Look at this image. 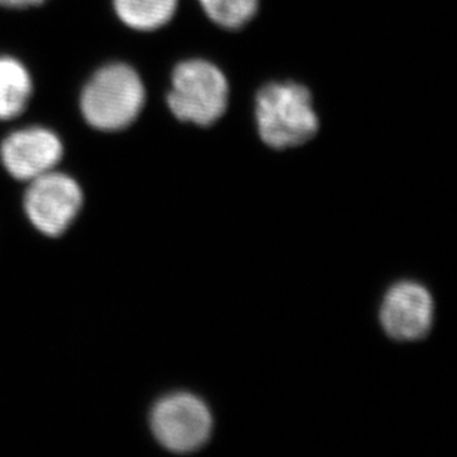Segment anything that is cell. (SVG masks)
I'll list each match as a JSON object with an SVG mask.
<instances>
[{
	"label": "cell",
	"instance_id": "cell-1",
	"mask_svg": "<svg viewBox=\"0 0 457 457\" xmlns=\"http://www.w3.org/2000/svg\"><path fill=\"white\" fill-rule=\"evenodd\" d=\"M145 87L137 70L112 62L96 70L83 87L80 110L87 125L117 132L132 125L143 112Z\"/></svg>",
	"mask_w": 457,
	"mask_h": 457
},
{
	"label": "cell",
	"instance_id": "cell-2",
	"mask_svg": "<svg viewBox=\"0 0 457 457\" xmlns=\"http://www.w3.org/2000/svg\"><path fill=\"white\" fill-rule=\"evenodd\" d=\"M256 123L263 143L270 147H296L319 130V117L311 92L295 82H274L256 96Z\"/></svg>",
	"mask_w": 457,
	"mask_h": 457
},
{
	"label": "cell",
	"instance_id": "cell-3",
	"mask_svg": "<svg viewBox=\"0 0 457 457\" xmlns=\"http://www.w3.org/2000/svg\"><path fill=\"white\" fill-rule=\"evenodd\" d=\"M225 74L206 60L182 61L173 70L168 105L181 121L209 126L220 120L228 105Z\"/></svg>",
	"mask_w": 457,
	"mask_h": 457
},
{
	"label": "cell",
	"instance_id": "cell-4",
	"mask_svg": "<svg viewBox=\"0 0 457 457\" xmlns=\"http://www.w3.org/2000/svg\"><path fill=\"white\" fill-rule=\"evenodd\" d=\"M82 206L83 191L79 182L55 170L30 181L24 195L27 218L37 231L48 237L64 234Z\"/></svg>",
	"mask_w": 457,
	"mask_h": 457
},
{
	"label": "cell",
	"instance_id": "cell-5",
	"mask_svg": "<svg viewBox=\"0 0 457 457\" xmlns=\"http://www.w3.org/2000/svg\"><path fill=\"white\" fill-rule=\"evenodd\" d=\"M152 429L166 449L175 453H191L206 445L211 436V411L195 395L173 394L155 404Z\"/></svg>",
	"mask_w": 457,
	"mask_h": 457
},
{
	"label": "cell",
	"instance_id": "cell-6",
	"mask_svg": "<svg viewBox=\"0 0 457 457\" xmlns=\"http://www.w3.org/2000/svg\"><path fill=\"white\" fill-rule=\"evenodd\" d=\"M64 155V145L54 130L30 126L9 134L0 145V160L11 177L33 181L55 170Z\"/></svg>",
	"mask_w": 457,
	"mask_h": 457
},
{
	"label": "cell",
	"instance_id": "cell-7",
	"mask_svg": "<svg viewBox=\"0 0 457 457\" xmlns=\"http://www.w3.org/2000/svg\"><path fill=\"white\" fill-rule=\"evenodd\" d=\"M380 321L385 332L397 341L422 339L434 321L431 295L418 283H398L385 296Z\"/></svg>",
	"mask_w": 457,
	"mask_h": 457
},
{
	"label": "cell",
	"instance_id": "cell-8",
	"mask_svg": "<svg viewBox=\"0 0 457 457\" xmlns=\"http://www.w3.org/2000/svg\"><path fill=\"white\" fill-rule=\"evenodd\" d=\"M33 96V79L21 61L0 55V120L21 116Z\"/></svg>",
	"mask_w": 457,
	"mask_h": 457
},
{
	"label": "cell",
	"instance_id": "cell-9",
	"mask_svg": "<svg viewBox=\"0 0 457 457\" xmlns=\"http://www.w3.org/2000/svg\"><path fill=\"white\" fill-rule=\"evenodd\" d=\"M112 6L125 26L138 31H153L172 20L178 0H112Z\"/></svg>",
	"mask_w": 457,
	"mask_h": 457
},
{
	"label": "cell",
	"instance_id": "cell-10",
	"mask_svg": "<svg viewBox=\"0 0 457 457\" xmlns=\"http://www.w3.org/2000/svg\"><path fill=\"white\" fill-rule=\"evenodd\" d=\"M207 17L224 29H240L251 21L258 0H199Z\"/></svg>",
	"mask_w": 457,
	"mask_h": 457
},
{
	"label": "cell",
	"instance_id": "cell-11",
	"mask_svg": "<svg viewBox=\"0 0 457 457\" xmlns=\"http://www.w3.org/2000/svg\"><path fill=\"white\" fill-rule=\"evenodd\" d=\"M46 0H0V6L11 9L35 8L44 4Z\"/></svg>",
	"mask_w": 457,
	"mask_h": 457
}]
</instances>
